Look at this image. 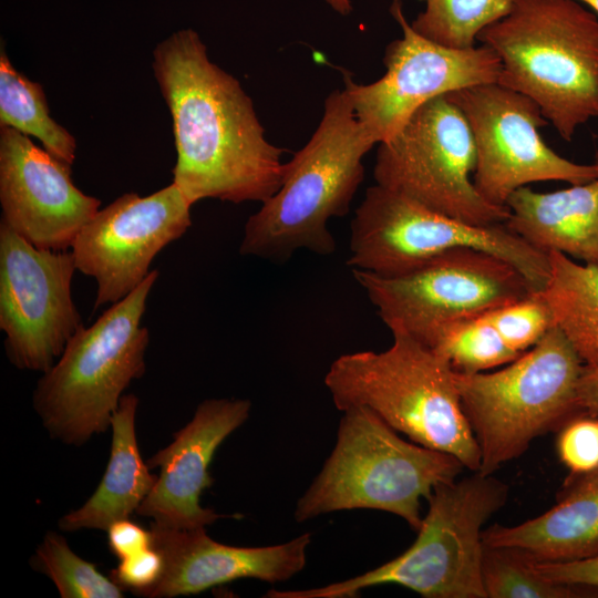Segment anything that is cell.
Here are the masks:
<instances>
[{"label":"cell","instance_id":"6da1fadb","mask_svg":"<svg viewBox=\"0 0 598 598\" xmlns=\"http://www.w3.org/2000/svg\"><path fill=\"white\" fill-rule=\"evenodd\" d=\"M153 71L172 116L173 183L192 204L205 198L264 203L278 192L285 150L267 140L249 95L209 60L194 30L159 42Z\"/></svg>","mask_w":598,"mask_h":598},{"label":"cell","instance_id":"7a4b0ae2","mask_svg":"<svg viewBox=\"0 0 598 598\" xmlns=\"http://www.w3.org/2000/svg\"><path fill=\"white\" fill-rule=\"evenodd\" d=\"M374 145L347 91H332L310 140L287 162L281 187L246 221L240 254L282 262L300 249L334 252L328 221L348 214Z\"/></svg>","mask_w":598,"mask_h":598},{"label":"cell","instance_id":"3957f363","mask_svg":"<svg viewBox=\"0 0 598 598\" xmlns=\"http://www.w3.org/2000/svg\"><path fill=\"white\" fill-rule=\"evenodd\" d=\"M481 44L499 58L497 83L532 99L565 141L598 118V18L577 0H513Z\"/></svg>","mask_w":598,"mask_h":598},{"label":"cell","instance_id":"277c9868","mask_svg":"<svg viewBox=\"0 0 598 598\" xmlns=\"http://www.w3.org/2000/svg\"><path fill=\"white\" fill-rule=\"evenodd\" d=\"M381 352L336 359L324 384L339 411L365 406L398 433L455 456L477 472L481 452L462 409L455 372L434 350L400 330Z\"/></svg>","mask_w":598,"mask_h":598},{"label":"cell","instance_id":"5b68a950","mask_svg":"<svg viewBox=\"0 0 598 598\" xmlns=\"http://www.w3.org/2000/svg\"><path fill=\"white\" fill-rule=\"evenodd\" d=\"M342 412L336 445L298 499L296 522L375 509L401 517L417 532L421 499L427 501L436 485L456 480L465 466L451 454L405 441L369 408Z\"/></svg>","mask_w":598,"mask_h":598},{"label":"cell","instance_id":"8992f818","mask_svg":"<svg viewBox=\"0 0 598 598\" xmlns=\"http://www.w3.org/2000/svg\"><path fill=\"white\" fill-rule=\"evenodd\" d=\"M508 486L491 475L436 485L414 543L401 555L343 581L301 590H268V598H353L374 586L398 585L425 598H486L483 527L506 504Z\"/></svg>","mask_w":598,"mask_h":598},{"label":"cell","instance_id":"52a82bcc","mask_svg":"<svg viewBox=\"0 0 598 598\" xmlns=\"http://www.w3.org/2000/svg\"><path fill=\"white\" fill-rule=\"evenodd\" d=\"M584 361L553 326L529 350L489 372H455L462 409L481 452L477 472L494 474L522 456L538 436L579 414Z\"/></svg>","mask_w":598,"mask_h":598},{"label":"cell","instance_id":"ba28073f","mask_svg":"<svg viewBox=\"0 0 598 598\" xmlns=\"http://www.w3.org/2000/svg\"><path fill=\"white\" fill-rule=\"evenodd\" d=\"M157 277L151 271L92 326L81 328L39 380L33 403L53 437L80 445L105 432L123 391L144 374L150 333L141 322Z\"/></svg>","mask_w":598,"mask_h":598},{"label":"cell","instance_id":"9c48e42d","mask_svg":"<svg viewBox=\"0 0 598 598\" xmlns=\"http://www.w3.org/2000/svg\"><path fill=\"white\" fill-rule=\"evenodd\" d=\"M458 247L492 252L515 266L535 291L549 276L548 254L505 223L476 226L442 215L378 184L367 189L350 224L348 266L380 277H395Z\"/></svg>","mask_w":598,"mask_h":598},{"label":"cell","instance_id":"30bf717a","mask_svg":"<svg viewBox=\"0 0 598 598\" xmlns=\"http://www.w3.org/2000/svg\"><path fill=\"white\" fill-rule=\"evenodd\" d=\"M352 272L391 331L429 348L450 327L537 292L515 266L472 247L448 250L401 276Z\"/></svg>","mask_w":598,"mask_h":598},{"label":"cell","instance_id":"8fae6325","mask_svg":"<svg viewBox=\"0 0 598 598\" xmlns=\"http://www.w3.org/2000/svg\"><path fill=\"white\" fill-rule=\"evenodd\" d=\"M476 151L468 123L444 94L420 106L391 138L378 144V185L466 224L505 223L507 206L485 200L471 174Z\"/></svg>","mask_w":598,"mask_h":598},{"label":"cell","instance_id":"7c38bea8","mask_svg":"<svg viewBox=\"0 0 598 598\" xmlns=\"http://www.w3.org/2000/svg\"><path fill=\"white\" fill-rule=\"evenodd\" d=\"M445 95L468 123L476 151L473 183L488 203L506 206L513 192L535 182L577 185L598 178V162L574 163L543 141L539 128L548 121L528 96L497 82Z\"/></svg>","mask_w":598,"mask_h":598},{"label":"cell","instance_id":"4fadbf2b","mask_svg":"<svg viewBox=\"0 0 598 598\" xmlns=\"http://www.w3.org/2000/svg\"><path fill=\"white\" fill-rule=\"evenodd\" d=\"M72 251L39 248L0 223V329L11 363L47 372L84 326L73 302Z\"/></svg>","mask_w":598,"mask_h":598},{"label":"cell","instance_id":"5bb4252c","mask_svg":"<svg viewBox=\"0 0 598 598\" xmlns=\"http://www.w3.org/2000/svg\"><path fill=\"white\" fill-rule=\"evenodd\" d=\"M390 13L402 37L385 49V73L370 84L343 74L357 118L379 144L391 138L424 103L458 89L497 82L501 61L487 45L466 50L440 45L416 33L393 0Z\"/></svg>","mask_w":598,"mask_h":598},{"label":"cell","instance_id":"9a60e30c","mask_svg":"<svg viewBox=\"0 0 598 598\" xmlns=\"http://www.w3.org/2000/svg\"><path fill=\"white\" fill-rule=\"evenodd\" d=\"M192 203L172 182L145 197L125 193L82 227L71 251L76 270L97 283L94 310L135 290L155 256L192 225Z\"/></svg>","mask_w":598,"mask_h":598},{"label":"cell","instance_id":"2e32d148","mask_svg":"<svg viewBox=\"0 0 598 598\" xmlns=\"http://www.w3.org/2000/svg\"><path fill=\"white\" fill-rule=\"evenodd\" d=\"M1 223L39 248L68 250L100 209L72 182L71 165L28 135L0 126Z\"/></svg>","mask_w":598,"mask_h":598},{"label":"cell","instance_id":"e0dca14e","mask_svg":"<svg viewBox=\"0 0 598 598\" xmlns=\"http://www.w3.org/2000/svg\"><path fill=\"white\" fill-rule=\"evenodd\" d=\"M250 409L245 399L203 401L172 443L147 461L150 468L159 467V475L136 514L168 528H199L236 517L203 507L200 496L214 482L209 465L215 452L247 421Z\"/></svg>","mask_w":598,"mask_h":598},{"label":"cell","instance_id":"ac0fdd59","mask_svg":"<svg viewBox=\"0 0 598 598\" xmlns=\"http://www.w3.org/2000/svg\"><path fill=\"white\" fill-rule=\"evenodd\" d=\"M150 530L152 547L164 558L159 581L145 595L151 598L195 595L244 578L286 581L303 569L311 543L310 533L278 545L239 547L214 540L205 527L168 528L152 523Z\"/></svg>","mask_w":598,"mask_h":598},{"label":"cell","instance_id":"d6986e66","mask_svg":"<svg viewBox=\"0 0 598 598\" xmlns=\"http://www.w3.org/2000/svg\"><path fill=\"white\" fill-rule=\"evenodd\" d=\"M483 543L514 548L534 563H567L598 555V468L569 475L556 504L514 526L493 525Z\"/></svg>","mask_w":598,"mask_h":598},{"label":"cell","instance_id":"ffe728a7","mask_svg":"<svg viewBox=\"0 0 598 598\" xmlns=\"http://www.w3.org/2000/svg\"><path fill=\"white\" fill-rule=\"evenodd\" d=\"M554 326L540 292L461 321L431 347L456 373L505 365L534 347Z\"/></svg>","mask_w":598,"mask_h":598},{"label":"cell","instance_id":"44dd1931","mask_svg":"<svg viewBox=\"0 0 598 598\" xmlns=\"http://www.w3.org/2000/svg\"><path fill=\"white\" fill-rule=\"evenodd\" d=\"M506 206L505 225L534 248L598 266V178L550 193L523 186Z\"/></svg>","mask_w":598,"mask_h":598},{"label":"cell","instance_id":"7402d4cb","mask_svg":"<svg viewBox=\"0 0 598 598\" xmlns=\"http://www.w3.org/2000/svg\"><path fill=\"white\" fill-rule=\"evenodd\" d=\"M137 404L134 394L121 398L111 419L112 447L102 481L84 505L60 519L61 529L107 530L113 523L136 513L151 493L157 476L150 473L138 450L135 435Z\"/></svg>","mask_w":598,"mask_h":598},{"label":"cell","instance_id":"603a6c76","mask_svg":"<svg viewBox=\"0 0 598 598\" xmlns=\"http://www.w3.org/2000/svg\"><path fill=\"white\" fill-rule=\"evenodd\" d=\"M549 276L540 291L554 326L571 342L585 364L598 363V266L580 265L548 252Z\"/></svg>","mask_w":598,"mask_h":598},{"label":"cell","instance_id":"cb8c5ba5","mask_svg":"<svg viewBox=\"0 0 598 598\" xmlns=\"http://www.w3.org/2000/svg\"><path fill=\"white\" fill-rule=\"evenodd\" d=\"M0 126L37 137L43 148L72 165L76 153L74 136L50 116L40 83L29 80L0 51Z\"/></svg>","mask_w":598,"mask_h":598},{"label":"cell","instance_id":"d4e9b609","mask_svg":"<svg viewBox=\"0 0 598 598\" xmlns=\"http://www.w3.org/2000/svg\"><path fill=\"white\" fill-rule=\"evenodd\" d=\"M425 8L411 22L413 30L440 45L466 50L475 47L485 27L501 19L513 0H423Z\"/></svg>","mask_w":598,"mask_h":598},{"label":"cell","instance_id":"484cf974","mask_svg":"<svg viewBox=\"0 0 598 598\" xmlns=\"http://www.w3.org/2000/svg\"><path fill=\"white\" fill-rule=\"evenodd\" d=\"M482 578L486 598H570L584 592L582 587L545 577L524 554L504 546L484 544Z\"/></svg>","mask_w":598,"mask_h":598},{"label":"cell","instance_id":"4316f807","mask_svg":"<svg viewBox=\"0 0 598 598\" xmlns=\"http://www.w3.org/2000/svg\"><path fill=\"white\" fill-rule=\"evenodd\" d=\"M31 561L52 579L63 598L123 597L122 587L73 553L65 538L54 532L44 536Z\"/></svg>","mask_w":598,"mask_h":598},{"label":"cell","instance_id":"83f0119b","mask_svg":"<svg viewBox=\"0 0 598 598\" xmlns=\"http://www.w3.org/2000/svg\"><path fill=\"white\" fill-rule=\"evenodd\" d=\"M556 451L569 475L598 468V416L579 413L558 430Z\"/></svg>","mask_w":598,"mask_h":598},{"label":"cell","instance_id":"f1b7e54d","mask_svg":"<svg viewBox=\"0 0 598 598\" xmlns=\"http://www.w3.org/2000/svg\"><path fill=\"white\" fill-rule=\"evenodd\" d=\"M164 571L162 554L150 547L135 555L120 559L111 578L123 589L144 596L159 581Z\"/></svg>","mask_w":598,"mask_h":598},{"label":"cell","instance_id":"f546056e","mask_svg":"<svg viewBox=\"0 0 598 598\" xmlns=\"http://www.w3.org/2000/svg\"><path fill=\"white\" fill-rule=\"evenodd\" d=\"M534 565L540 574L554 581L598 589V555L575 561L534 563Z\"/></svg>","mask_w":598,"mask_h":598},{"label":"cell","instance_id":"4dcf8cb0","mask_svg":"<svg viewBox=\"0 0 598 598\" xmlns=\"http://www.w3.org/2000/svg\"><path fill=\"white\" fill-rule=\"evenodd\" d=\"M107 532L110 550L123 559L152 547L151 530H146L128 518L113 523Z\"/></svg>","mask_w":598,"mask_h":598},{"label":"cell","instance_id":"1f68e13d","mask_svg":"<svg viewBox=\"0 0 598 598\" xmlns=\"http://www.w3.org/2000/svg\"><path fill=\"white\" fill-rule=\"evenodd\" d=\"M579 413L598 416V363L585 364L577 388Z\"/></svg>","mask_w":598,"mask_h":598},{"label":"cell","instance_id":"d6a6232c","mask_svg":"<svg viewBox=\"0 0 598 598\" xmlns=\"http://www.w3.org/2000/svg\"><path fill=\"white\" fill-rule=\"evenodd\" d=\"M324 2L339 14L348 16L352 12L350 0H324Z\"/></svg>","mask_w":598,"mask_h":598},{"label":"cell","instance_id":"836d02e7","mask_svg":"<svg viewBox=\"0 0 598 598\" xmlns=\"http://www.w3.org/2000/svg\"><path fill=\"white\" fill-rule=\"evenodd\" d=\"M579 2H584L588 4L592 10L598 13V0H577Z\"/></svg>","mask_w":598,"mask_h":598}]
</instances>
